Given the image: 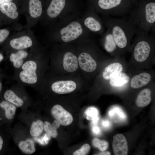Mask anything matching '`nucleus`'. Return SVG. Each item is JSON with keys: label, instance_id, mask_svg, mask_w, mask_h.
I'll return each instance as SVG.
<instances>
[{"label": "nucleus", "instance_id": "9d476101", "mask_svg": "<svg viewBox=\"0 0 155 155\" xmlns=\"http://www.w3.org/2000/svg\"><path fill=\"white\" fill-rule=\"evenodd\" d=\"M78 60L81 68L86 72H92L97 68V63L89 52H82L79 55Z\"/></svg>", "mask_w": 155, "mask_h": 155}, {"label": "nucleus", "instance_id": "c9c22d12", "mask_svg": "<svg viewBox=\"0 0 155 155\" xmlns=\"http://www.w3.org/2000/svg\"><path fill=\"white\" fill-rule=\"evenodd\" d=\"M101 152L99 153L96 155H111V154L108 151H102Z\"/></svg>", "mask_w": 155, "mask_h": 155}, {"label": "nucleus", "instance_id": "ddd939ff", "mask_svg": "<svg viewBox=\"0 0 155 155\" xmlns=\"http://www.w3.org/2000/svg\"><path fill=\"white\" fill-rule=\"evenodd\" d=\"M63 66L64 70L69 72L75 71L78 66L77 56L71 51H65L63 57Z\"/></svg>", "mask_w": 155, "mask_h": 155}, {"label": "nucleus", "instance_id": "0eeeda50", "mask_svg": "<svg viewBox=\"0 0 155 155\" xmlns=\"http://www.w3.org/2000/svg\"><path fill=\"white\" fill-rule=\"evenodd\" d=\"M98 15L92 8L88 5L86 10L82 13L80 19L84 26L90 32L101 36L106 28Z\"/></svg>", "mask_w": 155, "mask_h": 155}, {"label": "nucleus", "instance_id": "f3484780", "mask_svg": "<svg viewBox=\"0 0 155 155\" xmlns=\"http://www.w3.org/2000/svg\"><path fill=\"white\" fill-rule=\"evenodd\" d=\"M151 100V91L148 88H145L138 94L135 103L137 106L143 107L149 104Z\"/></svg>", "mask_w": 155, "mask_h": 155}, {"label": "nucleus", "instance_id": "423d86ee", "mask_svg": "<svg viewBox=\"0 0 155 155\" xmlns=\"http://www.w3.org/2000/svg\"><path fill=\"white\" fill-rule=\"evenodd\" d=\"M123 0H89V5L102 16L123 17L129 10L121 7Z\"/></svg>", "mask_w": 155, "mask_h": 155}, {"label": "nucleus", "instance_id": "dca6fc26", "mask_svg": "<svg viewBox=\"0 0 155 155\" xmlns=\"http://www.w3.org/2000/svg\"><path fill=\"white\" fill-rule=\"evenodd\" d=\"M123 67L122 64L119 62H113L106 66L102 73L103 78L106 80H109L114 74L122 72Z\"/></svg>", "mask_w": 155, "mask_h": 155}, {"label": "nucleus", "instance_id": "2eb2a0df", "mask_svg": "<svg viewBox=\"0 0 155 155\" xmlns=\"http://www.w3.org/2000/svg\"><path fill=\"white\" fill-rule=\"evenodd\" d=\"M32 42L31 38L27 36H23L14 38L10 42L11 46L16 50H22L30 47Z\"/></svg>", "mask_w": 155, "mask_h": 155}, {"label": "nucleus", "instance_id": "f8f14e48", "mask_svg": "<svg viewBox=\"0 0 155 155\" xmlns=\"http://www.w3.org/2000/svg\"><path fill=\"white\" fill-rule=\"evenodd\" d=\"M76 84L72 80L59 81L53 83L51 88L53 92L59 94H66L73 91L76 88Z\"/></svg>", "mask_w": 155, "mask_h": 155}, {"label": "nucleus", "instance_id": "f257e3e1", "mask_svg": "<svg viewBox=\"0 0 155 155\" xmlns=\"http://www.w3.org/2000/svg\"><path fill=\"white\" fill-rule=\"evenodd\" d=\"M125 16L119 18L102 16L101 18L106 29L105 32L120 55L129 50L138 30L134 24Z\"/></svg>", "mask_w": 155, "mask_h": 155}, {"label": "nucleus", "instance_id": "6e6552de", "mask_svg": "<svg viewBox=\"0 0 155 155\" xmlns=\"http://www.w3.org/2000/svg\"><path fill=\"white\" fill-rule=\"evenodd\" d=\"M37 68L36 63L34 61L30 60L26 62L22 66L23 70L19 74L21 80L29 84H34L37 82L36 73Z\"/></svg>", "mask_w": 155, "mask_h": 155}, {"label": "nucleus", "instance_id": "f704fd0d", "mask_svg": "<svg viewBox=\"0 0 155 155\" xmlns=\"http://www.w3.org/2000/svg\"><path fill=\"white\" fill-rule=\"evenodd\" d=\"M99 120V117L98 116L96 118L94 119H93L91 121L92 123L94 125H96L97 124V123Z\"/></svg>", "mask_w": 155, "mask_h": 155}, {"label": "nucleus", "instance_id": "72a5a7b5", "mask_svg": "<svg viewBox=\"0 0 155 155\" xmlns=\"http://www.w3.org/2000/svg\"><path fill=\"white\" fill-rule=\"evenodd\" d=\"M4 144L3 139L1 135L0 134V152L1 151L3 148Z\"/></svg>", "mask_w": 155, "mask_h": 155}, {"label": "nucleus", "instance_id": "a878e982", "mask_svg": "<svg viewBox=\"0 0 155 155\" xmlns=\"http://www.w3.org/2000/svg\"><path fill=\"white\" fill-rule=\"evenodd\" d=\"M92 143L94 146L97 148L102 152L106 150L108 146V144L107 142L100 140L97 138H94L93 140Z\"/></svg>", "mask_w": 155, "mask_h": 155}, {"label": "nucleus", "instance_id": "20e7f679", "mask_svg": "<svg viewBox=\"0 0 155 155\" xmlns=\"http://www.w3.org/2000/svg\"><path fill=\"white\" fill-rule=\"evenodd\" d=\"M46 12L51 19L59 21L73 14L80 13L82 3L81 0H48Z\"/></svg>", "mask_w": 155, "mask_h": 155}, {"label": "nucleus", "instance_id": "39448f33", "mask_svg": "<svg viewBox=\"0 0 155 155\" xmlns=\"http://www.w3.org/2000/svg\"><path fill=\"white\" fill-rule=\"evenodd\" d=\"M129 20L137 29L149 33L155 32V3L150 2L142 7L130 12L128 14Z\"/></svg>", "mask_w": 155, "mask_h": 155}, {"label": "nucleus", "instance_id": "e433bc0d", "mask_svg": "<svg viewBox=\"0 0 155 155\" xmlns=\"http://www.w3.org/2000/svg\"><path fill=\"white\" fill-rule=\"evenodd\" d=\"M9 0H0V4L8 1Z\"/></svg>", "mask_w": 155, "mask_h": 155}, {"label": "nucleus", "instance_id": "c756f323", "mask_svg": "<svg viewBox=\"0 0 155 155\" xmlns=\"http://www.w3.org/2000/svg\"><path fill=\"white\" fill-rule=\"evenodd\" d=\"M9 34V31L7 29L0 30V42L4 41L8 37Z\"/></svg>", "mask_w": 155, "mask_h": 155}, {"label": "nucleus", "instance_id": "473e14b6", "mask_svg": "<svg viewBox=\"0 0 155 155\" xmlns=\"http://www.w3.org/2000/svg\"><path fill=\"white\" fill-rule=\"evenodd\" d=\"M102 126L105 128H108L110 127L111 125V122L108 120H103L101 123Z\"/></svg>", "mask_w": 155, "mask_h": 155}, {"label": "nucleus", "instance_id": "412c9836", "mask_svg": "<svg viewBox=\"0 0 155 155\" xmlns=\"http://www.w3.org/2000/svg\"><path fill=\"white\" fill-rule=\"evenodd\" d=\"M0 107L4 110L6 119L10 120L13 118L16 111V107L13 104L7 100H3L0 102Z\"/></svg>", "mask_w": 155, "mask_h": 155}, {"label": "nucleus", "instance_id": "4468645a", "mask_svg": "<svg viewBox=\"0 0 155 155\" xmlns=\"http://www.w3.org/2000/svg\"><path fill=\"white\" fill-rule=\"evenodd\" d=\"M152 76L149 73L142 72L134 75L130 80V85L133 89L141 88L148 84L152 80Z\"/></svg>", "mask_w": 155, "mask_h": 155}, {"label": "nucleus", "instance_id": "7c9ffc66", "mask_svg": "<svg viewBox=\"0 0 155 155\" xmlns=\"http://www.w3.org/2000/svg\"><path fill=\"white\" fill-rule=\"evenodd\" d=\"M13 62V65L16 68H18L22 66L23 63V59H20L16 60Z\"/></svg>", "mask_w": 155, "mask_h": 155}, {"label": "nucleus", "instance_id": "aec40b11", "mask_svg": "<svg viewBox=\"0 0 155 155\" xmlns=\"http://www.w3.org/2000/svg\"><path fill=\"white\" fill-rule=\"evenodd\" d=\"M29 9L30 16L33 18L40 16L42 13L43 5L40 0H30Z\"/></svg>", "mask_w": 155, "mask_h": 155}, {"label": "nucleus", "instance_id": "7ed1b4c3", "mask_svg": "<svg viewBox=\"0 0 155 155\" xmlns=\"http://www.w3.org/2000/svg\"><path fill=\"white\" fill-rule=\"evenodd\" d=\"M132 46V56L133 59L138 63L147 61L154 55L155 48V32H144L138 29L133 37Z\"/></svg>", "mask_w": 155, "mask_h": 155}, {"label": "nucleus", "instance_id": "2f4dec72", "mask_svg": "<svg viewBox=\"0 0 155 155\" xmlns=\"http://www.w3.org/2000/svg\"><path fill=\"white\" fill-rule=\"evenodd\" d=\"M92 131L93 133L95 134L98 135L100 134V130L98 126L95 125L92 128Z\"/></svg>", "mask_w": 155, "mask_h": 155}, {"label": "nucleus", "instance_id": "4c0bfd02", "mask_svg": "<svg viewBox=\"0 0 155 155\" xmlns=\"http://www.w3.org/2000/svg\"><path fill=\"white\" fill-rule=\"evenodd\" d=\"M3 55L0 54V62L2 60V59H3Z\"/></svg>", "mask_w": 155, "mask_h": 155}, {"label": "nucleus", "instance_id": "58836bf2", "mask_svg": "<svg viewBox=\"0 0 155 155\" xmlns=\"http://www.w3.org/2000/svg\"><path fill=\"white\" fill-rule=\"evenodd\" d=\"M1 88H2V84L1 82H0V92L1 89Z\"/></svg>", "mask_w": 155, "mask_h": 155}, {"label": "nucleus", "instance_id": "c85d7f7f", "mask_svg": "<svg viewBox=\"0 0 155 155\" xmlns=\"http://www.w3.org/2000/svg\"><path fill=\"white\" fill-rule=\"evenodd\" d=\"M90 150V145L87 144L83 145L81 147L75 151L73 153L74 155H86Z\"/></svg>", "mask_w": 155, "mask_h": 155}, {"label": "nucleus", "instance_id": "cd10ccee", "mask_svg": "<svg viewBox=\"0 0 155 155\" xmlns=\"http://www.w3.org/2000/svg\"><path fill=\"white\" fill-rule=\"evenodd\" d=\"M28 55V53L23 50H20L16 53H12L10 55L9 59L11 62H13L18 59H23L26 58Z\"/></svg>", "mask_w": 155, "mask_h": 155}, {"label": "nucleus", "instance_id": "bb28decb", "mask_svg": "<svg viewBox=\"0 0 155 155\" xmlns=\"http://www.w3.org/2000/svg\"><path fill=\"white\" fill-rule=\"evenodd\" d=\"M85 113L86 118L88 120L91 121L98 116V110L96 108L93 107L87 108Z\"/></svg>", "mask_w": 155, "mask_h": 155}, {"label": "nucleus", "instance_id": "4be33fe9", "mask_svg": "<svg viewBox=\"0 0 155 155\" xmlns=\"http://www.w3.org/2000/svg\"><path fill=\"white\" fill-rule=\"evenodd\" d=\"M3 96L6 100L18 107L22 106L24 104V102L23 99L17 96L11 90L6 91L4 93Z\"/></svg>", "mask_w": 155, "mask_h": 155}, {"label": "nucleus", "instance_id": "b1692460", "mask_svg": "<svg viewBox=\"0 0 155 155\" xmlns=\"http://www.w3.org/2000/svg\"><path fill=\"white\" fill-rule=\"evenodd\" d=\"M60 125V123L56 120L52 124L48 121H45L43 123V129L50 136L55 138L58 135L57 129Z\"/></svg>", "mask_w": 155, "mask_h": 155}, {"label": "nucleus", "instance_id": "6ab92c4d", "mask_svg": "<svg viewBox=\"0 0 155 155\" xmlns=\"http://www.w3.org/2000/svg\"><path fill=\"white\" fill-rule=\"evenodd\" d=\"M130 80L128 75L122 72L116 73L113 75L109 80L110 85L119 87L127 84Z\"/></svg>", "mask_w": 155, "mask_h": 155}, {"label": "nucleus", "instance_id": "a211bd4d", "mask_svg": "<svg viewBox=\"0 0 155 155\" xmlns=\"http://www.w3.org/2000/svg\"><path fill=\"white\" fill-rule=\"evenodd\" d=\"M17 7L16 4L12 2H8L0 5V10L3 14L12 19L16 18L18 13L17 11Z\"/></svg>", "mask_w": 155, "mask_h": 155}, {"label": "nucleus", "instance_id": "5701e85b", "mask_svg": "<svg viewBox=\"0 0 155 155\" xmlns=\"http://www.w3.org/2000/svg\"><path fill=\"white\" fill-rule=\"evenodd\" d=\"M20 149L23 152L31 154L35 151L36 149L33 141L30 139L20 141L18 145Z\"/></svg>", "mask_w": 155, "mask_h": 155}, {"label": "nucleus", "instance_id": "9b49d317", "mask_svg": "<svg viewBox=\"0 0 155 155\" xmlns=\"http://www.w3.org/2000/svg\"><path fill=\"white\" fill-rule=\"evenodd\" d=\"M112 148L115 155H126L128 154V147L127 140L124 136L121 133L113 137Z\"/></svg>", "mask_w": 155, "mask_h": 155}, {"label": "nucleus", "instance_id": "393cba45", "mask_svg": "<svg viewBox=\"0 0 155 155\" xmlns=\"http://www.w3.org/2000/svg\"><path fill=\"white\" fill-rule=\"evenodd\" d=\"M43 130V123L42 121L38 120L33 122L31 126L30 132L33 137H37L40 135Z\"/></svg>", "mask_w": 155, "mask_h": 155}, {"label": "nucleus", "instance_id": "f03ea898", "mask_svg": "<svg viewBox=\"0 0 155 155\" xmlns=\"http://www.w3.org/2000/svg\"><path fill=\"white\" fill-rule=\"evenodd\" d=\"M82 13L71 15L58 22L56 36L61 42L69 43L74 41L81 42L89 39L90 32L83 25Z\"/></svg>", "mask_w": 155, "mask_h": 155}, {"label": "nucleus", "instance_id": "1a4fd4ad", "mask_svg": "<svg viewBox=\"0 0 155 155\" xmlns=\"http://www.w3.org/2000/svg\"><path fill=\"white\" fill-rule=\"evenodd\" d=\"M51 113L54 118L63 125H69L73 121L71 114L59 104L55 105L53 107Z\"/></svg>", "mask_w": 155, "mask_h": 155}]
</instances>
